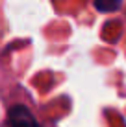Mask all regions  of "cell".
Wrapping results in <instances>:
<instances>
[{
	"label": "cell",
	"mask_w": 126,
	"mask_h": 127,
	"mask_svg": "<svg viewBox=\"0 0 126 127\" xmlns=\"http://www.w3.org/2000/svg\"><path fill=\"white\" fill-rule=\"evenodd\" d=\"M7 127H39L33 114L24 105H15L7 112Z\"/></svg>",
	"instance_id": "obj_1"
},
{
	"label": "cell",
	"mask_w": 126,
	"mask_h": 127,
	"mask_svg": "<svg viewBox=\"0 0 126 127\" xmlns=\"http://www.w3.org/2000/svg\"><path fill=\"white\" fill-rule=\"evenodd\" d=\"M119 6H121V0H95V7L102 13L115 11Z\"/></svg>",
	"instance_id": "obj_2"
}]
</instances>
